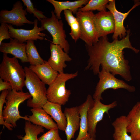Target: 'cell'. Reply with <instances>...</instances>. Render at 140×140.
Segmentation results:
<instances>
[{
	"label": "cell",
	"instance_id": "cell-24",
	"mask_svg": "<svg viewBox=\"0 0 140 140\" xmlns=\"http://www.w3.org/2000/svg\"><path fill=\"white\" fill-rule=\"evenodd\" d=\"M64 13L65 20L71 28L69 33L72 39L75 42H76L79 38L80 31L79 21L76 17L73 15L72 12L69 10L64 11Z\"/></svg>",
	"mask_w": 140,
	"mask_h": 140
},
{
	"label": "cell",
	"instance_id": "cell-1",
	"mask_svg": "<svg viewBox=\"0 0 140 140\" xmlns=\"http://www.w3.org/2000/svg\"><path fill=\"white\" fill-rule=\"evenodd\" d=\"M130 33V30H128L126 35L120 40L115 39L110 42L106 36L100 37L92 45L85 44L89 58L85 69L90 70L96 75L100 72L101 66L114 76L119 75L128 81L131 80L129 62L125 58L123 50L129 48L136 54L140 50L132 46L129 40Z\"/></svg>",
	"mask_w": 140,
	"mask_h": 140
},
{
	"label": "cell",
	"instance_id": "cell-4",
	"mask_svg": "<svg viewBox=\"0 0 140 140\" xmlns=\"http://www.w3.org/2000/svg\"><path fill=\"white\" fill-rule=\"evenodd\" d=\"M24 68L25 73V85L32 96L28 99L27 106L32 108H42L48 101L45 84L29 67L25 66Z\"/></svg>",
	"mask_w": 140,
	"mask_h": 140
},
{
	"label": "cell",
	"instance_id": "cell-14",
	"mask_svg": "<svg viewBox=\"0 0 140 140\" xmlns=\"http://www.w3.org/2000/svg\"><path fill=\"white\" fill-rule=\"evenodd\" d=\"M94 21L99 38L114 33V18L109 11H100L95 14Z\"/></svg>",
	"mask_w": 140,
	"mask_h": 140
},
{
	"label": "cell",
	"instance_id": "cell-16",
	"mask_svg": "<svg viewBox=\"0 0 140 140\" xmlns=\"http://www.w3.org/2000/svg\"><path fill=\"white\" fill-rule=\"evenodd\" d=\"M26 43H22L16 39H10L8 43L2 42L0 44V51L6 54H11L19 59L23 63L28 62L26 52Z\"/></svg>",
	"mask_w": 140,
	"mask_h": 140
},
{
	"label": "cell",
	"instance_id": "cell-3",
	"mask_svg": "<svg viewBox=\"0 0 140 140\" xmlns=\"http://www.w3.org/2000/svg\"><path fill=\"white\" fill-rule=\"evenodd\" d=\"M0 78L4 81L10 82L12 89L23 91L25 85V73L24 68L14 57H10L3 53V59L0 64Z\"/></svg>",
	"mask_w": 140,
	"mask_h": 140
},
{
	"label": "cell",
	"instance_id": "cell-11",
	"mask_svg": "<svg viewBox=\"0 0 140 140\" xmlns=\"http://www.w3.org/2000/svg\"><path fill=\"white\" fill-rule=\"evenodd\" d=\"M134 2L132 8L125 13H122L117 10L114 0H110L106 5V8L112 13L114 20L115 30L112 36L113 39H118L119 37L122 39L126 35L127 31L123 25L124 21L132 10L140 5V1H135Z\"/></svg>",
	"mask_w": 140,
	"mask_h": 140
},
{
	"label": "cell",
	"instance_id": "cell-10",
	"mask_svg": "<svg viewBox=\"0 0 140 140\" xmlns=\"http://www.w3.org/2000/svg\"><path fill=\"white\" fill-rule=\"evenodd\" d=\"M23 7L21 2L18 1L14 4L11 10H2L0 12V23H9L17 27L23 26L25 23L34 24V22L27 18V12Z\"/></svg>",
	"mask_w": 140,
	"mask_h": 140
},
{
	"label": "cell",
	"instance_id": "cell-7",
	"mask_svg": "<svg viewBox=\"0 0 140 140\" xmlns=\"http://www.w3.org/2000/svg\"><path fill=\"white\" fill-rule=\"evenodd\" d=\"M51 13V16L50 18L41 19V27L47 31L52 36V43L60 45L65 52L68 53L70 45L66 39V36L63 23L62 20L57 18L54 11H52Z\"/></svg>",
	"mask_w": 140,
	"mask_h": 140
},
{
	"label": "cell",
	"instance_id": "cell-31",
	"mask_svg": "<svg viewBox=\"0 0 140 140\" xmlns=\"http://www.w3.org/2000/svg\"><path fill=\"white\" fill-rule=\"evenodd\" d=\"M12 89V86L9 82L4 81L0 78V91Z\"/></svg>",
	"mask_w": 140,
	"mask_h": 140
},
{
	"label": "cell",
	"instance_id": "cell-8",
	"mask_svg": "<svg viewBox=\"0 0 140 140\" xmlns=\"http://www.w3.org/2000/svg\"><path fill=\"white\" fill-rule=\"evenodd\" d=\"M76 15L80 27L79 38L85 42L86 45H92L99 38L95 23V14L92 11H78Z\"/></svg>",
	"mask_w": 140,
	"mask_h": 140
},
{
	"label": "cell",
	"instance_id": "cell-15",
	"mask_svg": "<svg viewBox=\"0 0 140 140\" xmlns=\"http://www.w3.org/2000/svg\"><path fill=\"white\" fill-rule=\"evenodd\" d=\"M127 130L132 140H140V101L133 107L126 116Z\"/></svg>",
	"mask_w": 140,
	"mask_h": 140
},
{
	"label": "cell",
	"instance_id": "cell-21",
	"mask_svg": "<svg viewBox=\"0 0 140 140\" xmlns=\"http://www.w3.org/2000/svg\"><path fill=\"white\" fill-rule=\"evenodd\" d=\"M88 0H78L73 1H58L54 0H47L53 6L54 12L57 18L61 20V13L63 11L67 10L71 11L74 14H76L79 9L82 7V5H86Z\"/></svg>",
	"mask_w": 140,
	"mask_h": 140
},
{
	"label": "cell",
	"instance_id": "cell-6",
	"mask_svg": "<svg viewBox=\"0 0 140 140\" xmlns=\"http://www.w3.org/2000/svg\"><path fill=\"white\" fill-rule=\"evenodd\" d=\"M99 81L96 87L93 97L94 99L102 100V93L108 89L116 90L123 89L132 92L136 90L134 86L127 83L124 81L118 79L112 73L101 68V70L98 74Z\"/></svg>",
	"mask_w": 140,
	"mask_h": 140
},
{
	"label": "cell",
	"instance_id": "cell-28",
	"mask_svg": "<svg viewBox=\"0 0 140 140\" xmlns=\"http://www.w3.org/2000/svg\"><path fill=\"white\" fill-rule=\"evenodd\" d=\"M24 6H26V11L30 14H33L34 17L37 18L38 20L40 21L42 19L47 17L43 14L41 11L35 8L31 0H22Z\"/></svg>",
	"mask_w": 140,
	"mask_h": 140
},
{
	"label": "cell",
	"instance_id": "cell-32",
	"mask_svg": "<svg viewBox=\"0 0 140 140\" xmlns=\"http://www.w3.org/2000/svg\"><path fill=\"white\" fill-rule=\"evenodd\" d=\"M81 140H97L96 138L93 137H88L83 138Z\"/></svg>",
	"mask_w": 140,
	"mask_h": 140
},
{
	"label": "cell",
	"instance_id": "cell-18",
	"mask_svg": "<svg viewBox=\"0 0 140 140\" xmlns=\"http://www.w3.org/2000/svg\"><path fill=\"white\" fill-rule=\"evenodd\" d=\"M67 121L65 130L67 140L74 137L76 132L80 128V118L78 106L66 107L64 112Z\"/></svg>",
	"mask_w": 140,
	"mask_h": 140
},
{
	"label": "cell",
	"instance_id": "cell-30",
	"mask_svg": "<svg viewBox=\"0 0 140 140\" xmlns=\"http://www.w3.org/2000/svg\"><path fill=\"white\" fill-rule=\"evenodd\" d=\"M0 26V44L2 41L5 39H12L10 36L9 32L8 24L6 23H1Z\"/></svg>",
	"mask_w": 140,
	"mask_h": 140
},
{
	"label": "cell",
	"instance_id": "cell-19",
	"mask_svg": "<svg viewBox=\"0 0 140 140\" xmlns=\"http://www.w3.org/2000/svg\"><path fill=\"white\" fill-rule=\"evenodd\" d=\"M30 110L32 115L27 116L26 120L34 125L44 127L48 130L58 129L56 123L42 108H32Z\"/></svg>",
	"mask_w": 140,
	"mask_h": 140
},
{
	"label": "cell",
	"instance_id": "cell-27",
	"mask_svg": "<svg viewBox=\"0 0 140 140\" xmlns=\"http://www.w3.org/2000/svg\"><path fill=\"white\" fill-rule=\"evenodd\" d=\"M110 0H90L85 6L79 9L81 11L97 10L99 12L106 11V5Z\"/></svg>",
	"mask_w": 140,
	"mask_h": 140
},
{
	"label": "cell",
	"instance_id": "cell-2",
	"mask_svg": "<svg viewBox=\"0 0 140 140\" xmlns=\"http://www.w3.org/2000/svg\"><path fill=\"white\" fill-rule=\"evenodd\" d=\"M31 97L29 92L17 91L14 89L10 90L6 98L4 109H0V124L11 131L13 127L17 126L16 122L18 120L23 119L26 120L27 116H21L18 107L21 103Z\"/></svg>",
	"mask_w": 140,
	"mask_h": 140
},
{
	"label": "cell",
	"instance_id": "cell-26",
	"mask_svg": "<svg viewBox=\"0 0 140 140\" xmlns=\"http://www.w3.org/2000/svg\"><path fill=\"white\" fill-rule=\"evenodd\" d=\"M43 127L32 124L26 120L24 129L25 135L21 137L22 140H38V135L44 132Z\"/></svg>",
	"mask_w": 140,
	"mask_h": 140
},
{
	"label": "cell",
	"instance_id": "cell-9",
	"mask_svg": "<svg viewBox=\"0 0 140 140\" xmlns=\"http://www.w3.org/2000/svg\"><path fill=\"white\" fill-rule=\"evenodd\" d=\"M94 100L93 106L88 111V132L91 137H96V127L98 123L103 119L105 113L108 114V111L117 105L115 101L110 104H104L99 99Z\"/></svg>",
	"mask_w": 140,
	"mask_h": 140
},
{
	"label": "cell",
	"instance_id": "cell-23",
	"mask_svg": "<svg viewBox=\"0 0 140 140\" xmlns=\"http://www.w3.org/2000/svg\"><path fill=\"white\" fill-rule=\"evenodd\" d=\"M114 129L113 135L114 140H132L127 130V121L125 115H121L117 118L112 123Z\"/></svg>",
	"mask_w": 140,
	"mask_h": 140
},
{
	"label": "cell",
	"instance_id": "cell-17",
	"mask_svg": "<svg viewBox=\"0 0 140 140\" xmlns=\"http://www.w3.org/2000/svg\"><path fill=\"white\" fill-rule=\"evenodd\" d=\"M94 100L90 94H88L85 101L78 106L80 118L79 131L75 140H81L90 137L88 133V122L87 117L88 110L93 106Z\"/></svg>",
	"mask_w": 140,
	"mask_h": 140
},
{
	"label": "cell",
	"instance_id": "cell-20",
	"mask_svg": "<svg viewBox=\"0 0 140 140\" xmlns=\"http://www.w3.org/2000/svg\"><path fill=\"white\" fill-rule=\"evenodd\" d=\"M29 68L43 82L48 85L54 82L59 74L46 61L42 64L35 66L30 65Z\"/></svg>",
	"mask_w": 140,
	"mask_h": 140
},
{
	"label": "cell",
	"instance_id": "cell-13",
	"mask_svg": "<svg viewBox=\"0 0 140 140\" xmlns=\"http://www.w3.org/2000/svg\"><path fill=\"white\" fill-rule=\"evenodd\" d=\"M50 55L47 61L51 67L59 73H64V69L67 66L66 62H70L71 58L59 45L50 44Z\"/></svg>",
	"mask_w": 140,
	"mask_h": 140
},
{
	"label": "cell",
	"instance_id": "cell-5",
	"mask_svg": "<svg viewBox=\"0 0 140 140\" xmlns=\"http://www.w3.org/2000/svg\"><path fill=\"white\" fill-rule=\"evenodd\" d=\"M78 75L77 71L73 73L59 74L54 82L49 85L47 89L48 101L61 106L66 104L71 94V91L66 88V83Z\"/></svg>",
	"mask_w": 140,
	"mask_h": 140
},
{
	"label": "cell",
	"instance_id": "cell-29",
	"mask_svg": "<svg viewBox=\"0 0 140 140\" xmlns=\"http://www.w3.org/2000/svg\"><path fill=\"white\" fill-rule=\"evenodd\" d=\"M38 140H63L59 136L58 129H52L44 133Z\"/></svg>",
	"mask_w": 140,
	"mask_h": 140
},
{
	"label": "cell",
	"instance_id": "cell-22",
	"mask_svg": "<svg viewBox=\"0 0 140 140\" xmlns=\"http://www.w3.org/2000/svg\"><path fill=\"white\" fill-rule=\"evenodd\" d=\"M61 106L48 101L42 108L55 121L58 129L65 131L67 125L66 117L62 112Z\"/></svg>",
	"mask_w": 140,
	"mask_h": 140
},
{
	"label": "cell",
	"instance_id": "cell-25",
	"mask_svg": "<svg viewBox=\"0 0 140 140\" xmlns=\"http://www.w3.org/2000/svg\"><path fill=\"white\" fill-rule=\"evenodd\" d=\"M26 52L28 62L30 65L35 66L44 63L35 45L34 41H28L26 43Z\"/></svg>",
	"mask_w": 140,
	"mask_h": 140
},
{
	"label": "cell",
	"instance_id": "cell-12",
	"mask_svg": "<svg viewBox=\"0 0 140 140\" xmlns=\"http://www.w3.org/2000/svg\"><path fill=\"white\" fill-rule=\"evenodd\" d=\"M38 20L37 19L34 20L33 28L31 30L16 29L13 27L12 25L8 24L11 37L12 39H16L22 43L27 42L29 40H43L46 34L41 32L44 29L41 27H38Z\"/></svg>",
	"mask_w": 140,
	"mask_h": 140
}]
</instances>
